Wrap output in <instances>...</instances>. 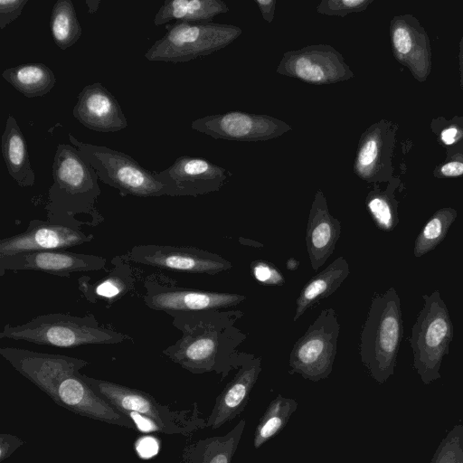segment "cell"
I'll return each mask as SVG.
<instances>
[{
    "mask_svg": "<svg viewBox=\"0 0 463 463\" xmlns=\"http://www.w3.org/2000/svg\"><path fill=\"white\" fill-rule=\"evenodd\" d=\"M243 314L238 309L176 314L172 324L182 335L162 354L192 373L213 372L223 380L248 354L237 350L247 337L236 326Z\"/></svg>",
    "mask_w": 463,
    "mask_h": 463,
    "instance_id": "cell-1",
    "label": "cell"
},
{
    "mask_svg": "<svg viewBox=\"0 0 463 463\" xmlns=\"http://www.w3.org/2000/svg\"><path fill=\"white\" fill-rule=\"evenodd\" d=\"M53 183L44 206L47 220L81 228L77 216L89 217L91 227L104 222L97 208L101 194L96 171L72 145L59 144L52 165Z\"/></svg>",
    "mask_w": 463,
    "mask_h": 463,
    "instance_id": "cell-2",
    "label": "cell"
},
{
    "mask_svg": "<svg viewBox=\"0 0 463 463\" xmlns=\"http://www.w3.org/2000/svg\"><path fill=\"white\" fill-rule=\"evenodd\" d=\"M0 339L74 348L89 345H117L132 340V337L109 325L99 323L92 314L80 317L49 313L39 315L22 325L5 324L0 332Z\"/></svg>",
    "mask_w": 463,
    "mask_h": 463,
    "instance_id": "cell-3",
    "label": "cell"
},
{
    "mask_svg": "<svg viewBox=\"0 0 463 463\" xmlns=\"http://www.w3.org/2000/svg\"><path fill=\"white\" fill-rule=\"evenodd\" d=\"M402 337L401 299L394 288L372 299L360 342L362 363L382 383L394 371Z\"/></svg>",
    "mask_w": 463,
    "mask_h": 463,
    "instance_id": "cell-4",
    "label": "cell"
},
{
    "mask_svg": "<svg viewBox=\"0 0 463 463\" xmlns=\"http://www.w3.org/2000/svg\"><path fill=\"white\" fill-rule=\"evenodd\" d=\"M146 52L149 61L186 62L216 52L233 43L242 29L213 22H176Z\"/></svg>",
    "mask_w": 463,
    "mask_h": 463,
    "instance_id": "cell-5",
    "label": "cell"
},
{
    "mask_svg": "<svg viewBox=\"0 0 463 463\" xmlns=\"http://www.w3.org/2000/svg\"><path fill=\"white\" fill-rule=\"evenodd\" d=\"M71 144L96 171L99 180L117 189L120 196L159 197L165 195V186L129 155L106 146L84 143L71 133Z\"/></svg>",
    "mask_w": 463,
    "mask_h": 463,
    "instance_id": "cell-6",
    "label": "cell"
},
{
    "mask_svg": "<svg viewBox=\"0 0 463 463\" xmlns=\"http://www.w3.org/2000/svg\"><path fill=\"white\" fill-rule=\"evenodd\" d=\"M424 306L418 314L409 339L413 366L425 383L440 377L443 356L449 354L453 326L439 290L423 295Z\"/></svg>",
    "mask_w": 463,
    "mask_h": 463,
    "instance_id": "cell-7",
    "label": "cell"
},
{
    "mask_svg": "<svg viewBox=\"0 0 463 463\" xmlns=\"http://www.w3.org/2000/svg\"><path fill=\"white\" fill-rule=\"evenodd\" d=\"M83 380L101 398L123 415L139 413L154 421L165 434L187 435L205 426L198 417L196 404L191 411H173L163 405L147 392L107 380L93 378L81 373Z\"/></svg>",
    "mask_w": 463,
    "mask_h": 463,
    "instance_id": "cell-8",
    "label": "cell"
},
{
    "mask_svg": "<svg viewBox=\"0 0 463 463\" xmlns=\"http://www.w3.org/2000/svg\"><path fill=\"white\" fill-rule=\"evenodd\" d=\"M339 330L335 309H323L294 344L289 355V373H298L312 382L327 378L336 354Z\"/></svg>",
    "mask_w": 463,
    "mask_h": 463,
    "instance_id": "cell-9",
    "label": "cell"
},
{
    "mask_svg": "<svg viewBox=\"0 0 463 463\" xmlns=\"http://www.w3.org/2000/svg\"><path fill=\"white\" fill-rule=\"evenodd\" d=\"M143 301L152 310L176 314L224 309L243 302L245 296L238 293L216 292L179 287L161 275L146 278Z\"/></svg>",
    "mask_w": 463,
    "mask_h": 463,
    "instance_id": "cell-10",
    "label": "cell"
},
{
    "mask_svg": "<svg viewBox=\"0 0 463 463\" xmlns=\"http://www.w3.org/2000/svg\"><path fill=\"white\" fill-rule=\"evenodd\" d=\"M276 72L317 86L347 81L354 77L342 53L326 43L285 52Z\"/></svg>",
    "mask_w": 463,
    "mask_h": 463,
    "instance_id": "cell-11",
    "label": "cell"
},
{
    "mask_svg": "<svg viewBox=\"0 0 463 463\" xmlns=\"http://www.w3.org/2000/svg\"><path fill=\"white\" fill-rule=\"evenodd\" d=\"M192 129L214 139L258 142L277 138L291 130L287 122L265 114L231 110L196 118Z\"/></svg>",
    "mask_w": 463,
    "mask_h": 463,
    "instance_id": "cell-12",
    "label": "cell"
},
{
    "mask_svg": "<svg viewBox=\"0 0 463 463\" xmlns=\"http://www.w3.org/2000/svg\"><path fill=\"white\" fill-rule=\"evenodd\" d=\"M126 256L132 263L185 273L215 275L232 267L221 255L195 247L139 244Z\"/></svg>",
    "mask_w": 463,
    "mask_h": 463,
    "instance_id": "cell-13",
    "label": "cell"
},
{
    "mask_svg": "<svg viewBox=\"0 0 463 463\" xmlns=\"http://www.w3.org/2000/svg\"><path fill=\"white\" fill-rule=\"evenodd\" d=\"M398 124L381 119L360 136L353 163L354 174L370 184L388 183L393 178L392 156Z\"/></svg>",
    "mask_w": 463,
    "mask_h": 463,
    "instance_id": "cell-14",
    "label": "cell"
},
{
    "mask_svg": "<svg viewBox=\"0 0 463 463\" xmlns=\"http://www.w3.org/2000/svg\"><path fill=\"white\" fill-rule=\"evenodd\" d=\"M157 180L167 196H193L218 192L232 176V172L203 157L181 156L159 172Z\"/></svg>",
    "mask_w": 463,
    "mask_h": 463,
    "instance_id": "cell-15",
    "label": "cell"
},
{
    "mask_svg": "<svg viewBox=\"0 0 463 463\" xmlns=\"http://www.w3.org/2000/svg\"><path fill=\"white\" fill-rule=\"evenodd\" d=\"M93 240L94 235L84 232L81 228L33 219L24 232L0 240V257L24 252L61 250Z\"/></svg>",
    "mask_w": 463,
    "mask_h": 463,
    "instance_id": "cell-16",
    "label": "cell"
},
{
    "mask_svg": "<svg viewBox=\"0 0 463 463\" xmlns=\"http://www.w3.org/2000/svg\"><path fill=\"white\" fill-rule=\"evenodd\" d=\"M48 397L77 415L137 430L133 421L99 396L80 372L68 373L60 379Z\"/></svg>",
    "mask_w": 463,
    "mask_h": 463,
    "instance_id": "cell-17",
    "label": "cell"
},
{
    "mask_svg": "<svg viewBox=\"0 0 463 463\" xmlns=\"http://www.w3.org/2000/svg\"><path fill=\"white\" fill-rule=\"evenodd\" d=\"M0 354L15 371L47 395L63 376L80 372L90 364L77 357L14 347H1Z\"/></svg>",
    "mask_w": 463,
    "mask_h": 463,
    "instance_id": "cell-18",
    "label": "cell"
},
{
    "mask_svg": "<svg viewBox=\"0 0 463 463\" xmlns=\"http://www.w3.org/2000/svg\"><path fill=\"white\" fill-rule=\"evenodd\" d=\"M104 257L64 250H44L0 257V276L13 271H40L68 278L73 273L105 269Z\"/></svg>",
    "mask_w": 463,
    "mask_h": 463,
    "instance_id": "cell-19",
    "label": "cell"
},
{
    "mask_svg": "<svg viewBox=\"0 0 463 463\" xmlns=\"http://www.w3.org/2000/svg\"><path fill=\"white\" fill-rule=\"evenodd\" d=\"M390 40L393 57L419 82L431 71L430 38L420 21L412 14L395 15L390 23Z\"/></svg>",
    "mask_w": 463,
    "mask_h": 463,
    "instance_id": "cell-20",
    "label": "cell"
},
{
    "mask_svg": "<svg viewBox=\"0 0 463 463\" xmlns=\"http://www.w3.org/2000/svg\"><path fill=\"white\" fill-rule=\"evenodd\" d=\"M72 116L85 128L97 132H117L128 127L118 99L100 82L83 87Z\"/></svg>",
    "mask_w": 463,
    "mask_h": 463,
    "instance_id": "cell-21",
    "label": "cell"
},
{
    "mask_svg": "<svg viewBox=\"0 0 463 463\" xmlns=\"http://www.w3.org/2000/svg\"><path fill=\"white\" fill-rule=\"evenodd\" d=\"M260 372L261 359L247 354L234 377L216 398L205 427L216 430L242 412Z\"/></svg>",
    "mask_w": 463,
    "mask_h": 463,
    "instance_id": "cell-22",
    "label": "cell"
},
{
    "mask_svg": "<svg viewBox=\"0 0 463 463\" xmlns=\"http://www.w3.org/2000/svg\"><path fill=\"white\" fill-rule=\"evenodd\" d=\"M341 233V223L328 208L326 198L317 189L311 203L306 232V245L311 267L317 270L333 254Z\"/></svg>",
    "mask_w": 463,
    "mask_h": 463,
    "instance_id": "cell-23",
    "label": "cell"
},
{
    "mask_svg": "<svg viewBox=\"0 0 463 463\" xmlns=\"http://www.w3.org/2000/svg\"><path fill=\"white\" fill-rule=\"evenodd\" d=\"M110 262L112 269L94 283L88 276L78 279V288L89 302L110 306L135 288L137 273L126 254L113 257Z\"/></svg>",
    "mask_w": 463,
    "mask_h": 463,
    "instance_id": "cell-24",
    "label": "cell"
},
{
    "mask_svg": "<svg viewBox=\"0 0 463 463\" xmlns=\"http://www.w3.org/2000/svg\"><path fill=\"white\" fill-rule=\"evenodd\" d=\"M1 151L10 176L22 187H31L35 183L25 137L16 121L8 115L1 137Z\"/></svg>",
    "mask_w": 463,
    "mask_h": 463,
    "instance_id": "cell-25",
    "label": "cell"
},
{
    "mask_svg": "<svg viewBox=\"0 0 463 463\" xmlns=\"http://www.w3.org/2000/svg\"><path fill=\"white\" fill-rule=\"evenodd\" d=\"M245 424L246 421L242 419L223 436L205 438L187 444L177 463H231Z\"/></svg>",
    "mask_w": 463,
    "mask_h": 463,
    "instance_id": "cell-26",
    "label": "cell"
},
{
    "mask_svg": "<svg viewBox=\"0 0 463 463\" xmlns=\"http://www.w3.org/2000/svg\"><path fill=\"white\" fill-rule=\"evenodd\" d=\"M349 274V264L344 257L340 256L322 271L312 277L302 288L297 298L293 321L297 322L307 309L331 296Z\"/></svg>",
    "mask_w": 463,
    "mask_h": 463,
    "instance_id": "cell-27",
    "label": "cell"
},
{
    "mask_svg": "<svg viewBox=\"0 0 463 463\" xmlns=\"http://www.w3.org/2000/svg\"><path fill=\"white\" fill-rule=\"evenodd\" d=\"M229 12V6L221 0H165L155 14L156 26L168 22L205 23Z\"/></svg>",
    "mask_w": 463,
    "mask_h": 463,
    "instance_id": "cell-28",
    "label": "cell"
},
{
    "mask_svg": "<svg viewBox=\"0 0 463 463\" xmlns=\"http://www.w3.org/2000/svg\"><path fill=\"white\" fill-rule=\"evenodd\" d=\"M2 77L27 98L43 97L48 94L56 83L53 71L42 62L6 68L2 72Z\"/></svg>",
    "mask_w": 463,
    "mask_h": 463,
    "instance_id": "cell-29",
    "label": "cell"
},
{
    "mask_svg": "<svg viewBox=\"0 0 463 463\" xmlns=\"http://www.w3.org/2000/svg\"><path fill=\"white\" fill-rule=\"evenodd\" d=\"M400 185V178L393 176L387 183L385 189H381L379 184H374L366 195L367 212L381 231L392 232L399 223V202L395 197V192Z\"/></svg>",
    "mask_w": 463,
    "mask_h": 463,
    "instance_id": "cell-30",
    "label": "cell"
},
{
    "mask_svg": "<svg viewBox=\"0 0 463 463\" xmlns=\"http://www.w3.org/2000/svg\"><path fill=\"white\" fill-rule=\"evenodd\" d=\"M50 29L55 44L62 51L80 38L82 29L71 0H58L52 8Z\"/></svg>",
    "mask_w": 463,
    "mask_h": 463,
    "instance_id": "cell-31",
    "label": "cell"
},
{
    "mask_svg": "<svg viewBox=\"0 0 463 463\" xmlns=\"http://www.w3.org/2000/svg\"><path fill=\"white\" fill-rule=\"evenodd\" d=\"M297 408L298 402L294 399L283 397L281 394L271 401L255 429L254 448L259 449L278 434L286 426Z\"/></svg>",
    "mask_w": 463,
    "mask_h": 463,
    "instance_id": "cell-32",
    "label": "cell"
},
{
    "mask_svg": "<svg viewBox=\"0 0 463 463\" xmlns=\"http://www.w3.org/2000/svg\"><path fill=\"white\" fill-rule=\"evenodd\" d=\"M457 216L458 213L452 207H443L436 211L418 234L413 255L420 258L434 250L444 240Z\"/></svg>",
    "mask_w": 463,
    "mask_h": 463,
    "instance_id": "cell-33",
    "label": "cell"
},
{
    "mask_svg": "<svg viewBox=\"0 0 463 463\" xmlns=\"http://www.w3.org/2000/svg\"><path fill=\"white\" fill-rule=\"evenodd\" d=\"M430 129L446 151L463 148V117L454 116L450 119L438 117L431 120Z\"/></svg>",
    "mask_w": 463,
    "mask_h": 463,
    "instance_id": "cell-34",
    "label": "cell"
},
{
    "mask_svg": "<svg viewBox=\"0 0 463 463\" xmlns=\"http://www.w3.org/2000/svg\"><path fill=\"white\" fill-rule=\"evenodd\" d=\"M373 0H323L316 7V11L324 15L345 17L367 9Z\"/></svg>",
    "mask_w": 463,
    "mask_h": 463,
    "instance_id": "cell-35",
    "label": "cell"
},
{
    "mask_svg": "<svg viewBox=\"0 0 463 463\" xmlns=\"http://www.w3.org/2000/svg\"><path fill=\"white\" fill-rule=\"evenodd\" d=\"M436 178H455L463 176V148L446 151V158L433 170Z\"/></svg>",
    "mask_w": 463,
    "mask_h": 463,
    "instance_id": "cell-36",
    "label": "cell"
},
{
    "mask_svg": "<svg viewBox=\"0 0 463 463\" xmlns=\"http://www.w3.org/2000/svg\"><path fill=\"white\" fill-rule=\"evenodd\" d=\"M250 270L255 279L269 286H280L285 283L281 271L271 262L257 260L250 263Z\"/></svg>",
    "mask_w": 463,
    "mask_h": 463,
    "instance_id": "cell-37",
    "label": "cell"
},
{
    "mask_svg": "<svg viewBox=\"0 0 463 463\" xmlns=\"http://www.w3.org/2000/svg\"><path fill=\"white\" fill-rule=\"evenodd\" d=\"M27 3L28 0H0V29L14 22Z\"/></svg>",
    "mask_w": 463,
    "mask_h": 463,
    "instance_id": "cell-38",
    "label": "cell"
},
{
    "mask_svg": "<svg viewBox=\"0 0 463 463\" xmlns=\"http://www.w3.org/2000/svg\"><path fill=\"white\" fill-rule=\"evenodd\" d=\"M136 451L142 458H149L156 456L159 450L157 439L150 435H145L137 439Z\"/></svg>",
    "mask_w": 463,
    "mask_h": 463,
    "instance_id": "cell-39",
    "label": "cell"
},
{
    "mask_svg": "<svg viewBox=\"0 0 463 463\" xmlns=\"http://www.w3.org/2000/svg\"><path fill=\"white\" fill-rule=\"evenodd\" d=\"M24 441L15 435L10 433L0 434V462L9 458Z\"/></svg>",
    "mask_w": 463,
    "mask_h": 463,
    "instance_id": "cell-40",
    "label": "cell"
},
{
    "mask_svg": "<svg viewBox=\"0 0 463 463\" xmlns=\"http://www.w3.org/2000/svg\"><path fill=\"white\" fill-rule=\"evenodd\" d=\"M254 3L259 7L263 19L270 24L274 19L276 9V0H254Z\"/></svg>",
    "mask_w": 463,
    "mask_h": 463,
    "instance_id": "cell-41",
    "label": "cell"
},
{
    "mask_svg": "<svg viewBox=\"0 0 463 463\" xmlns=\"http://www.w3.org/2000/svg\"><path fill=\"white\" fill-rule=\"evenodd\" d=\"M458 64H459V76L460 87L463 89V35L458 43Z\"/></svg>",
    "mask_w": 463,
    "mask_h": 463,
    "instance_id": "cell-42",
    "label": "cell"
},
{
    "mask_svg": "<svg viewBox=\"0 0 463 463\" xmlns=\"http://www.w3.org/2000/svg\"><path fill=\"white\" fill-rule=\"evenodd\" d=\"M86 5L88 6V13L90 14H94L101 4V1L99 0H86Z\"/></svg>",
    "mask_w": 463,
    "mask_h": 463,
    "instance_id": "cell-43",
    "label": "cell"
},
{
    "mask_svg": "<svg viewBox=\"0 0 463 463\" xmlns=\"http://www.w3.org/2000/svg\"><path fill=\"white\" fill-rule=\"evenodd\" d=\"M286 266L288 270L294 271L298 268L299 262L294 258H289L287 260Z\"/></svg>",
    "mask_w": 463,
    "mask_h": 463,
    "instance_id": "cell-44",
    "label": "cell"
}]
</instances>
